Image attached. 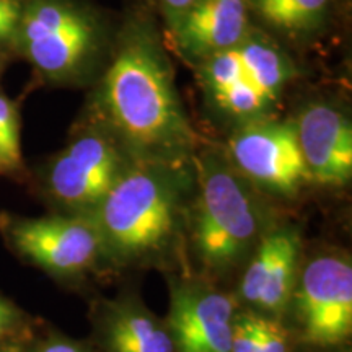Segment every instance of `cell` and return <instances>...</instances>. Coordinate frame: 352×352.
<instances>
[{
	"label": "cell",
	"instance_id": "1",
	"mask_svg": "<svg viewBox=\"0 0 352 352\" xmlns=\"http://www.w3.org/2000/svg\"><path fill=\"white\" fill-rule=\"evenodd\" d=\"M91 118L107 126L134 160L186 164L202 147L160 39L140 21L122 33Z\"/></svg>",
	"mask_w": 352,
	"mask_h": 352
},
{
	"label": "cell",
	"instance_id": "2",
	"mask_svg": "<svg viewBox=\"0 0 352 352\" xmlns=\"http://www.w3.org/2000/svg\"><path fill=\"white\" fill-rule=\"evenodd\" d=\"M196 189L186 164L134 160L94 214L107 272H188L186 230Z\"/></svg>",
	"mask_w": 352,
	"mask_h": 352
},
{
	"label": "cell",
	"instance_id": "3",
	"mask_svg": "<svg viewBox=\"0 0 352 352\" xmlns=\"http://www.w3.org/2000/svg\"><path fill=\"white\" fill-rule=\"evenodd\" d=\"M196 189L189 208L186 258L189 271L220 287L236 277L277 219L248 179L233 168L220 147L195 155Z\"/></svg>",
	"mask_w": 352,
	"mask_h": 352
},
{
	"label": "cell",
	"instance_id": "4",
	"mask_svg": "<svg viewBox=\"0 0 352 352\" xmlns=\"http://www.w3.org/2000/svg\"><path fill=\"white\" fill-rule=\"evenodd\" d=\"M296 65L258 30L228 50L197 63V82L220 116L233 126L274 118Z\"/></svg>",
	"mask_w": 352,
	"mask_h": 352
},
{
	"label": "cell",
	"instance_id": "5",
	"mask_svg": "<svg viewBox=\"0 0 352 352\" xmlns=\"http://www.w3.org/2000/svg\"><path fill=\"white\" fill-rule=\"evenodd\" d=\"M101 43L98 19L77 0H23L12 51L47 82L65 83L88 72Z\"/></svg>",
	"mask_w": 352,
	"mask_h": 352
},
{
	"label": "cell",
	"instance_id": "6",
	"mask_svg": "<svg viewBox=\"0 0 352 352\" xmlns=\"http://www.w3.org/2000/svg\"><path fill=\"white\" fill-rule=\"evenodd\" d=\"M283 323L296 344L320 351L346 347L352 336V261L342 250L303 258Z\"/></svg>",
	"mask_w": 352,
	"mask_h": 352
},
{
	"label": "cell",
	"instance_id": "7",
	"mask_svg": "<svg viewBox=\"0 0 352 352\" xmlns=\"http://www.w3.org/2000/svg\"><path fill=\"white\" fill-rule=\"evenodd\" d=\"M132 162L113 132L90 118L44 166L43 192L56 212L91 215Z\"/></svg>",
	"mask_w": 352,
	"mask_h": 352
},
{
	"label": "cell",
	"instance_id": "8",
	"mask_svg": "<svg viewBox=\"0 0 352 352\" xmlns=\"http://www.w3.org/2000/svg\"><path fill=\"white\" fill-rule=\"evenodd\" d=\"M0 228L13 252L56 279L77 283L107 272L100 233L90 215L6 214L0 217Z\"/></svg>",
	"mask_w": 352,
	"mask_h": 352
},
{
	"label": "cell",
	"instance_id": "9",
	"mask_svg": "<svg viewBox=\"0 0 352 352\" xmlns=\"http://www.w3.org/2000/svg\"><path fill=\"white\" fill-rule=\"evenodd\" d=\"M223 152L266 197L292 201L311 184L292 121L267 118L236 126Z\"/></svg>",
	"mask_w": 352,
	"mask_h": 352
},
{
	"label": "cell",
	"instance_id": "10",
	"mask_svg": "<svg viewBox=\"0 0 352 352\" xmlns=\"http://www.w3.org/2000/svg\"><path fill=\"white\" fill-rule=\"evenodd\" d=\"M173 352H232L239 302L232 290L188 271L166 276Z\"/></svg>",
	"mask_w": 352,
	"mask_h": 352
},
{
	"label": "cell",
	"instance_id": "11",
	"mask_svg": "<svg viewBox=\"0 0 352 352\" xmlns=\"http://www.w3.org/2000/svg\"><path fill=\"white\" fill-rule=\"evenodd\" d=\"M305 258L300 228L289 222L272 226L233 284L240 308L283 321Z\"/></svg>",
	"mask_w": 352,
	"mask_h": 352
},
{
	"label": "cell",
	"instance_id": "12",
	"mask_svg": "<svg viewBox=\"0 0 352 352\" xmlns=\"http://www.w3.org/2000/svg\"><path fill=\"white\" fill-rule=\"evenodd\" d=\"M96 352H173L170 329L134 290L95 297L88 310Z\"/></svg>",
	"mask_w": 352,
	"mask_h": 352
},
{
	"label": "cell",
	"instance_id": "13",
	"mask_svg": "<svg viewBox=\"0 0 352 352\" xmlns=\"http://www.w3.org/2000/svg\"><path fill=\"white\" fill-rule=\"evenodd\" d=\"M311 184L344 188L352 178V126L331 104H308L292 121Z\"/></svg>",
	"mask_w": 352,
	"mask_h": 352
},
{
	"label": "cell",
	"instance_id": "14",
	"mask_svg": "<svg viewBox=\"0 0 352 352\" xmlns=\"http://www.w3.org/2000/svg\"><path fill=\"white\" fill-rule=\"evenodd\" d=\"M252 10V0H196L168 21L170 36L178 51L197 64L248 36Z\"/></svg>",
	"mask_w": 352,
	"mask_h": 352
},
{
	"label": "cell",
	"instance_id": "15",
	"mask_svg": "<svg viewBox=\"0 0 352 352\" xmlns=\"http://www.w3.org/2000/svg\"><path fill=\"white\" fill-rule=\"evenodd\" d=\"M331 0H252L253 10L271 28L285 34H307L323 23Z\"/></svg>",
	"mask_w": 352,
	"mask_h": 352
},
{
	"label": "cell",
	"instance_id": "16",
	"mask_svg": "<svg viewBox=\"0 0 352 352\" xmlns=\"http://www.w3.org/2000/svg\"><path fill=\"white\" fill-rule=\"evenodd\" d=\"M23 170L20 142V116L15 103L0 94V173L15 175Z\"/></svg>",
	"mask_w": 352,
	"mask_h": 352
},
{
	"label": "cell",
	"instance_id": "17",
	"mask_svg": "<svg viewBox=\"0 0 352 352\" xmlns=\"http://www.w3.org/2000/svg\"><path fill=\"white\" fill-rule=\"evenodd\" d=\"M294 346L296 342L283 321L259 315L258 352H294Z\"/></svg>",
	"mask_w": 352,
	"mask_h": 352
},
{
	"label": "cell",
	"instance_id": "18",
	"mask_svg": "<svg viewBox=\"0 0 352 352\" xmlns=\"http://www.w3.org/2000/svg\"><path fill=\"white\" fill-rule=\"evenodd\" d=\"M23 0H0V50L12 51L19 32Z\"/></svg>",
	"mask_w": 352,
	"mask_h": 352
},
{
	"label": "cell",
	"instance_id": "19",
	"mask_svg": "<svg viewBox=\"0 0 352 352\" xmlns=\"http://www.w3.org/2000/svg\"><path fill=\"white\" fill-rule=\"evenodd\" d=\"M32 352H96V349L91 341H78L56 333L39 341Z\"/></svg>",
	"mask_w": 352,
	"mask_h": 352
},
{
	"label": "cell",
	"instance_id": "20",
	"mask_svg": "<svg viewBox=\"0 0 352 352\" xmlns=\"http://www.w3.org/2000/svg\"><path fill=\"white\" fill-rule=\"evenodd\" d=\"M21 314L10 300L0 297V346L6 344L8 338L20 327Z\"/></svg>",
	"mask_w": 352,
	"mask_h": 352
},
{
	"label": "cell",
	"instance_id": "21",
	"mask_svg": "<svg viewBox=\"0 0 352 352\" xmlns=\"http://www.w3.org/2000/svg\"><path fill=\"white\" fill-rule=\"evenodd\" d=\"M196 0H160V6L162 10H164L165 16H166V23L171 21L179 13H183L189 6H192Z\"/></svg>",
	"mask_w": 352,
	"mask_h": 352
},
{
	"label": "cell",
	"instance_id": "22",
	"mask_svg": "<svg viewBox=\"0 0 352 352\" xmlns=\"http://www.w3.org/2000/svg\"><path fill=\"white\" fill-rule=\"evenodd\" d=\"M0 352H25V349L19 342H6L0 346Z\"/></svg>",
	"mask_w": 352,
	"mask_h": 352
},
{
	"label": "cell",
	"instance_id": "23",
	"mask_svg": "<svg viewBox=\"0 0 352 352\" xmlns=\"http://www.w3.org/2000/svg\"><path fill=\"white\" fill-rule=\"evenodd\" d=\"M324 352H349V349H346V347H341V349H334V351H324Z\"/></svg>",
	"mask_w": 352,
	"mask_h": 352
}]
</instances>
